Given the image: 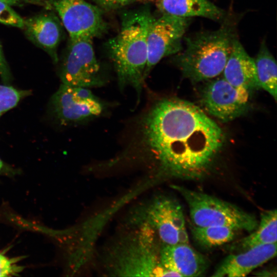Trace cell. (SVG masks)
I'll use <instances>...</instances> for the list:
<instances>
[{"instance_id": "6da1fadb", "label": "cell", "mask_w": 277, "mask_h": 277, "mask_svg": "<svg viewBox=\"0 0 277 277\" xmlns=\"http://www.w3.org/2000/svg\"><path fill=\"white\" fill-rule=\"evenodd\" d=\"M121 151L113 162H139L183 180H199L211 170L224 133L193 103L148 92L142 110L127 122Z\"/></svg>"}, {"instance_id": "7a4b0ae2", "label": "cell", "mask_w": 277, "mask_h": 277, "mask_svg": "<svg viewBox=\"0 0 277 277\" xmlns=\"http://www.w3.org/2000/svg\"><path fill=\"white\" fill-rule=\"evenodd\" d=\"M153 18L148 7L124 12L118 33L106 43L119 88L121 90L129 86L133 88L136 93L137 103L140 101L145 85L147 36Z\"/></svg>"}, {"instance_id": "3957f363", "label": "cell", "mask_w": 277, "mask_h": 277, "mask_svg": "<svg viewBox=\"0 0 277 277\" xmlns=\"http://www.w3.org/2000/svg\"><path fill=\"white\" fill-rule=\"evenodd\" d=\"M224 21L216 30L184 37V46L174 61L183 75L191 81L213 79L223 72L236 37L232 23Z\"/></svg>"}, {"instance_id": "277c9868", "label": "cell", "mask_w": 277, "mask_h": 277, "mask_svg": "<svg viewBox=\"0 0 277 277\" xmlns=\"http://www.w3.org/2000/svg\"><path fill=\"white\" fill-rule=\"evenodd\" d=\"M155 236L151 230L141 225L117 241L107 255L109 272L117 276H180L161 264Z\"/></svg>"}, {"instance_id": "5b68a950", "label": "cell", "mask_w": 277, "mask_h": 277, "mask_svg": "<svg viewBox=\"0 0 277 277\" xmlns=\"http://www.w3.org/2000/svg\"><path fill=\"white\" fill-rule=\"evenodd\" d=\"M187 203L193 224L199 227L225 226L252 232L257 227L256 217L235 205L207 193L173 185Z\"/></svg>"}, {"instance_id": "8992f818", "label": "cell", "mask_w": 277, "mask_h": 277, "mask_svg": "<svg viewBox=\"0 0 277 277\" xmlns=\"http://www.w3.org/2000/svg\"><path fill=\"white\" fill-rule=\"evenodd\" d=\"M143 211L142 225L151 230L164 245L189 243L184 212L175 199L160 195Z\"/></svg>"}, {"instance_id": "52a82bcc", "label": "cell", "mask_w": 277, "mask_h": 277, "mask_svg": "<svg viewBox=\"0 0 277 277\" xmlns=\"http://www.w3.org/2000/svg\"><path fill=\"white\" fill-rule=\"evenodd\" d=\"M60 77L62 84L87 88L106 84L92 44V39L70 40L63 61Z\"/></svg>"}, {"instance_id": "ba28073f", "label": "cell", "mask_w": 277, "mask_h": 277, "mask_svg": "<svg viewBox=\"0 0 277 277\" xmlns=\"http://www.w3.org/2000/svg\"><path fill=\"white\" fill-rule=\"evenodd\" d=\"M190 23V18L165 14L153 18L147 36V61L144 75L145 81L161 60L175 55L182 50L183 39Z\"/></svg>"}, {"instance_id": "9c48e42d", "label": "cell", "mask_w": 277, "mask_h": 277, "mask_svg": "<svg viewBox=\"0 0 277 277\" xmlns=\"http://www.w3.org/2000/svg\"><path fill=\"white\" fill-rule=\"evenodd\" d=\"M48 9L58 15L70 39H93L103 35L107 26L101 9L85 0H47Z\"/></svg>"}, {"instance_id": "30bf717a", "label": "cell", "mask_w": 277, "mask_h": 277, "mask_svg": "<svg viewBox=\"0 0 277 277\" xmlns=\"http://www.w3.org/2000/svg\"><path fill=\"white\" fill-rule=\"evenodd\" d=\"M51 109L62 124H81L100 116L105 103L90 88L61 84L51 100Z\"/></svg>"}, {"instance_id": "8fae6325", "label": "cell", "mask_w": 277, "mask_h": 277, "mask_svg": "<svg viewBox=\"0 0 277 277\" xmlns=\"http://www.w3.org/2000/svg\"><path fill=\"white\" fill-rule=\"evenodd\" d=\"M250 93L231 85L223 77L210 82L201 98L205 110L223 122L243 115L249 106Z\"/></svg>"}, {"instance_id": "7c38bea8", "label": "cell", "mask_w": 277, "mask_h": 277, "mask_svg": "<svg viewBox=\"0 0 277 277\" xmlns=\"http://www.w3.org/2000/svg\"><path fill=\"white\" fill-rule=\"evenodd\" d=\"M276 255V243L256 246L225 258L212 276L243 277Z\"/></svg>"}, {"instance_id": "4fadbf2b", "label": "cell", "mask_w": 277, "mask_h": 277, "mask_svg": "<svg viewBox=\"0 0 277 277\" xmlns=\"http://www.w3.org/2000/svg\"><path fill=\"white\" fill-rule=\"evenodd\" d=\"M160 260L164 267L180 276H203L208 267L206 259L189 243L164 244L160 249Z\"/></svg>"}, {"instance_id": "5bb4252c", "label": "cell", "mask_w": 277, "mask_h": 277, "mask_svg": "<svg viewBox=\"0 0 277 277\" xmlns=\"http://www.w3.org/2000/svg\"><path fill=\"white\" fill-rule=\"evenodd\" d=\"M222 73L223 77L231 85L250 93L260 88L254 60L247 53L236 37L233 40Z\"/></svg>"}, {"instance_id": "9a60e30c", "label": "cell", "mask_w": 277, "mask_h": 277, "mask_svg": "<svg viewBox=\"0 0 277 277\" xmlns=\"http://www.w3.org/2000/svg\"><path fill=\"white\" fill-rule=\"evenodd\" d=\"M23 29L29 39L46 51L54 62H57V48L62 28L56 16L46 13L32 16L24 19Z\"/></svg>"}, {"instance_id": "2e32d148", "label": "cell", "mask_w": 277, "mask_h": 277, "mask_svg": "<svg viewBox=\"0 0 277 277\" xmlns=\"http://www.w3.org/2000/svg\"><path fill=\"white\" fill-rule=\"evenodd\" d=\"M162 14L180 17H202L215 21L225 19V11L209 0H156Z\"/></svg>"}, {"instance_id": "e0dca14e", "label": "cell", "mask_w": 277, "mask_h": 277, "mask_svg": "<svg viewBox=\"0 0 277 277\" xmlns=\"http://www.w3.org/2000/svg\"><path fill=\"white\" fill-rule=\"evenodd\" d=\"M276 210L271 209L262 213L257 227L248 236L234 244L231 248L243 251L251 247L276 243Z\"/></svg>"}, {"instance_id": "ac0fdd59", "label": "cell", "mask_w": 277, "mask_h": 277, "mask_svg": "<svg viewBox=\"0 0 277 277\" xmlns=\"http://www.w3.org/2000/svg\"><path fill=\"white\" fill-rule=\"evenodd\" d=\"M254 63L260 88L269 93L276 101V63L265 41L261 43L256 58L254 60Z\"/></svg>"}, {"instance_id": "d6986e66", "label": "cell", "mask_w": 277, "mask_h": 277, "mask_svg": "<svg viewBox=\"0 0 277 277\" xmlns=\"http://www.w3.org/2000/svg\"><path fill=\"white\" fill-rule=\"evenodd\" d=\"M191 234L200 246L210 248L230 243L234 240L238 231L225 226L199 227L191 225Z\"/></svg>"}, {"instance_id": "ffe728a7", "label": "cell", "mask_w": 277, "mask_h": 277, "mask_svg": "<svg viewBox=\"0 0 277 277\" xmlns=\"http://www.w3.org/2000/svg\"><path fill=\"white\" fill-rule=\"evenodd\" d=\"M29 92L7 85H0V116L15 107Z\"/></svg>"}, {"instance_id": "44dd1931", "label": "cell", "mask_w": 277, "mask_h": 277, "mask_svg": "<svg viewBox=\"0 0 277 277\" xmlns=\"http://www.w3.org/2000/svg\"><path fill=\"white\" fill-rule=\"evenodd\" d=\"M0 23L23 29L24 19L9 5L0 1Z\"/></svg>"}, {"instance_id": "7402d4cb", "label": "cell", "mask_w": 277, "mask_h": 277, "mask_svg": "<svg viewBox=\"0 0 277 277\" xmlns=\"http://www.w3.org/2000/svg\"><path fill=\"white\" fill-rule=\"evenodd\" d=\"M19 258H9L0 253V276L18 275L23 270L22 266L17 265Z\"/></svg>"}, {"instance_id": "603a6c76", "label": "cell", "mask_w": 277, "mask_h": 277, "mask_svg": "<svg viewBox=\"0 0 277 277\" xmlns=\"http://www.w3.org/2000/svg\"><path fill=\"white\" fill-rule=\"evenodd\" d=\"M150 0H93L100 8L105 10H114L136 2Z\"/></svg>"}, {"instance_id": "cb8c5ba5", "label": "cell", "mask_w": 277, "mask_h": 277, "mask_svg": "<svg viewBox=\"0 0 277 277\" xmlns=\"http://www.w3.org/2000/svg\"><path fill=\"white\" fill-rule=\"evenodd\" d=\"M0 76L5 84H7L11 80V73L4 56L0 44Z\"/></svg>"}, {"instance_id": "d4e9b609", "label": "cell", "mask_w": 277, "mask_h": 277, "mask_svg": "<svg viewBox=\"0 0 277 277\" xmlns=\"http://www.w3.org/2000/svg\"><path fill=\"white\" fill-rule=\"evenodd\" d=\"M9 6H22L25 4H31L43 6L48 9L47 0H0Z\"/></svg>"}, {"instance_id": "484cf974", "label": "cell", "mask_w": 277, "mask_h": 277, "mask_svg": "<svg viewBox=\"0 0 277 277\" xmlns=\"http://www.w3.org/2000/svg\"><path fill=\"white\" fill-rule=\"evenodd\" d=\"M13 174V170L6 164L0 158V175H11Z\"/></svg>"}, {"instance_id": "4316f807", "label": "cell", "mask_w": 277, "mask_h": 277, "mask_svg": "<svg viewBox=\"0 0 277 277\" xmlns=\"http://www.w3.org/2000/svg\"><path fill=\"white\" fill-rule=\"evenodd\" d=\"M257 273L258 274H257V275L259 276H276V275H274L273 273L276 274V271L274 272L273 270H263L262 271L258 272Z\"/></svg>"}]
</instances>
